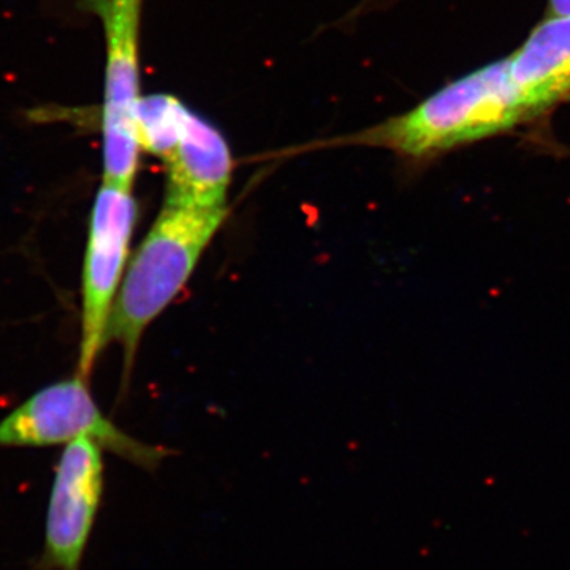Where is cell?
Here are the masks:
<instances>
[{
    "instance_id": "obj_1",
    "label": "cell",
    "mask_w": 570,
    "mask_h": 570,
    "mask_svg": "<svg viewBox=\"0 0 570 570\" xmlns=\"http://www.w3.org/2000/svg\"><path fill=\"white\" fill-rule=\"evenodd\" d=\"M531 121L510 77L509 58L439 89L414 108L374 126L303 146L299 151L363 146L428 163Z\"/></svg>"
},
{
    "instance_id": "obj_2",
    "label": "cell",
    "mask_w": 570,
    "mask_h": 570,
    "mask_svg": "<svg viewBox=\"0 0 570 570\" xmlns=\"http://www.w3.org/2000/svg\"><path fill=\"white\" fill-rule=\"evenodd\" d=\"M227 217V206L164 204L127 265L108 318L105 337L122 347L126 371L132 367L142 333L174 303Z\"/></svg>"
},
{
    "instance_id": "obj_3",
    "label": "cell",
    "mask_w": 570,
    "mask_h": 570,
    "mask_svg": "<svg viewBox=\"0 0 570 570\" xmlns=\"http://www.w3.org/2000/svg\"><path fill=\"white\" fill-rule=\"evenodd\" d=\"M142 154L164 164L167 205L224 208L234 156L223 132L171 94L141 97L137 111Z\"/></svg>"
},
{
    "instance_id": "obj_4",
    "label": "cell",
    "mask_w": 570,
    "mask_h": 570,
    "mask_svg": "<svg viewBox=\"0 0 570 570\" xmlns=\"http://www.w3.org/2000/svg\"><path fill=\"white\" fill-rule=\"evenodd\" d=\"M102 24L100 105L104 184L132 189L141 159L137 111L141 102V24L145 0H82Z\"/></svg>"
},
{
    "instance_id": "obj_5",
    "label": "cell",
    "mask_w": 570,
    "mask_h": 570,
    "mask_svg": "<svg viewBox=\"0 0 570 570\" xmlns=\"http://www.w3.org/2000/svg\"><path fill=\"white\" fill-rule=\"evenodd\" d=\"M80 438L92 439L149 472L170 455L167 449L138 441L105 417L89 392L88 379L80 374L39 390L0 422V448H48Z\"/></svg>"
},
{
    "instance_id": "obj_6",
    "label": "cell",
    "mask_w": 570,
    "mask_h": 570,
    "mask_svg": "<svg viewBox=\"0 0 570 570\" xmlns=\"http://www.w3.org/2000/svg\"><path fill=\"white\" fill-rule=\"evenodd\" d=\"M138 206L132 190L102 184L94 200L82 268L78 374L88 379L107 344V325L129 261Z\"/></svg>"
},
{
    "instance_id": "obj_7",
    "label": "cell",
    "mask_w": 570,
    "mask_h": 570,
    "mask_svg": "<svg viewBox=\"0 0 570 570\" xmlns=\"http://www.w3.org/2000/svg\"><path fill=\"white\" fill-rule=\"evenodd\" d=\"M102 448L89 438L67 444L56 468L45 528L43 566L80 570L104 498Z\"/></svg>"
},
{
    "instance_id": "obj_8",
    "label": "cell",
    "mask_w": 570,
    "mask_h": 570,
    "mask_svg": "<svg viewBox=\"0 0 570 570\" xmlns=\"http://www.w3.org/2000/svg\"><path fill=\"white\" fill-rule=\"evenodd\" d=\"M510 77L531 119L570 96V17L547 18L509 58Z\"/></svg>"
},
{
    "instance_id": "obj_9",
    "label": "cell",
    "mask_w": 570,
    "mask_h": 570,
    "mask_svg": "<svg viewBox=\"0 0 570 570\" xmlns=\"http://www.w3.org/2000/svg\"><path fill=\"white\" fill-rule=\"evenodd\" d=\"M570 17V0H550L549 17Z\"/></svg>"
}]
</instances>
